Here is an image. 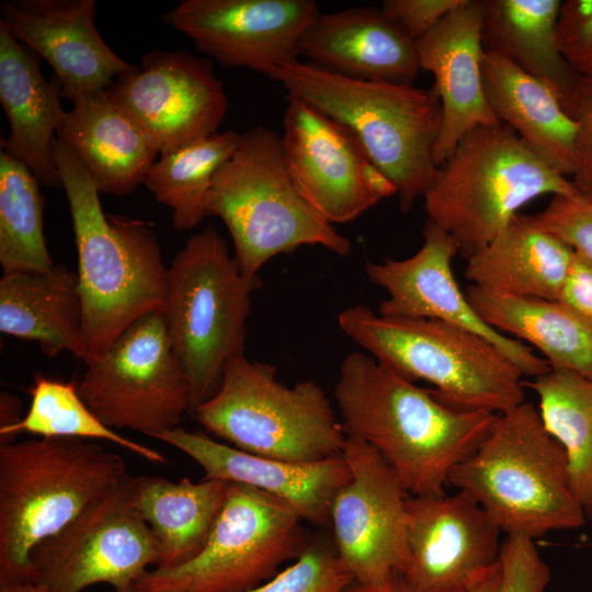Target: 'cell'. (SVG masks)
Masks as SVG:
<instances>
[{"label": "cell", "instance_id": "obj_35", "mask_svg": "<svg viewBox=\"0 0 592 592\" xmlns=\"http://www.w3.org/2000/svg\"><path fill=\"white\" fill-rule=\"evenodd\" d=\"M39 181L25 163L0 152V264L3 274L55 265L44 236Z\"/></svg>", "mask_w": 592, "mask_h": 592}, {"label": "cell", "instance_id": "obj_6", "mask_svg": "<svg viewBox=\"0 0 592 592\" xmlns=\"http://www.w3.org/2000/svg\"><path fill=\"white\" fill-rule=\"evenodd\" d=\"M578 193L571 180L500 123L464 135L423 198L428 219L447 232L468 260L531 201Z\"/></svg>", "mask_w": 592, "mask_h": 592}, {"label": "cell", "instance_id": "obj_46", "mask_svg": "<svg viewBox=\"0 0 592 592\" xmlns=\"http://www.w3.org/2000/svg\"><path fill=\"white\" fill-rule=\"evenodd\" d=\"M0 592H49L43 584L34 581L0 582Z\"/></svg>", "mask_w": 592, "mask_h": 592}, {"label": "cell", "instance_id": "obj_23", "mask_svg": "<svg viewBox=\"0 0 592 592\" xmlns=\"http://www.w3.org/2000/svg\"><path fill=\"white\" fill-rule=\"evenodd\" d=\"M300 56L357 81L412 84L421 70L415 41L373 7L320 12L303 36Z\"/></svg>", "mask_w": 592, "mask_h": 592}, {"label": "cell", "instance_id": "obj_24", "mask_svg": "<svg viewBox=\"0 0 592 592\" xmlns=\"http://www.w3.org/2000/svg\"><path fill=\"white\" fill-rule=\"evenodd\" d=\"M37 56L0 24V103L10 124L0 147L25 163L41 184L59 189L54 144L68 111L60 83L43 76Z\"/></svg>", "mask_w": 592, "mask_h": 592}, {"label": "cell", "instance_id": "obj_37", "mask_svg": "<svg viewBox=\"0 0 592 592\" xmlns=\"http://www.w3.org/2000/svg\"><path fill=\"white\" fill-rule=\"evenodd\" d=\"M500 578L494 592H544L550 569L540 557L534 539L506 535L501 543Z\"/></svg>", "mask_w": 592, "mask_h": 592}, {"label": "cell", "instance_id": "obj_22", "mask_svg": "<svg viewBox=\"0 0 592 592\" xmlns=\"http://www.w3.org/2000/svg\"><path fill=\"white\" fill-rule=\"evenodd\" d=\"M156 439L195 460L204 470V478L264 491L288 503L304 521L315 524L330 521L332 500L351 478L343 456L312 463L282 460L251 454L180 426Z\"/></svg>", "mask_w": 592, "mask_h": 592}, {"label": "cell", "instance_id": "obj_41", "mask_svg": "<svg viewBox=\"0 0 592 592\" xmlns=\"http://www.w3.org/2000/svg\"><path fill=\"white\" fill-rule=\"evenodd\" d=\"M463 2L464 0H384L382 10L417 41Z\"/></svg>", "mask_w": 592, "mask_h": 592}, {"label": "cell", "instance_id": "obj_16", "mask_svg": "<svg viewBox=\"0 0 592 592\" xmlns=\"http://www.w3.org/2000/svg\"><path fill=\"white\" fill-rule=\"evenodd\" d=\"M319 13L314 0H182L162 21L221 67L270 78L299 60L303 36Z\"/></svg>", "mask_w": 592, "mask_h": 592}, {"label": "cell", "instance_id": "obj_26", "mask_svg": "<svg viewBox=\"0 0 592 592\" xmlns=\"http://www.w3.org/2000/svg\"><path fill=\"white\" fill-rule=\"evenodd\" d=\"M0 331L38 342L48 356L69 351L88 363L78 273L55 264L46 271L3 274Z\"/></svg>", "mask_w": 592, "mask_h": 592}, {"label": "cell", "instance_id": "obj_36", "mask_svg": "<svg viewBox=\"0 0 592 592\" xmlns=\"http://www.w3.org/2000/svg\"><path fill=\"white\" fill-rule=\"evenodd\" d=\"M354 578L337 550L310 545L294 563L244 592H344Z\"/></svg>", "mask_w": 592, "mask_h": 592}, {"label": "cell", "instance_id": "obj_19", "mask_svg": "<svg viewBox=\"0 0 592 592\" xmlns=\"http://www.w3.org/2000/svg\"><path fill=\"white\" fill-rule=\"evenodd\" d=\"M407 563L401 573L418 592H467L474 574L499 560L501 531L462 491L409 496Z\"/></svg>", "mask_w": 592, "mask_h": 592}, {"label": "cell", "instance_id": "obj_48", "mask_svg": "<svg viewBox=\"0 0 592 592\" xmlns=\"http://www.w3.org/2000/svg\"><path fill=\"white\" fill-rule=\"evenodd\" d=\"M156 592H183V591H180V590H166V591H156Z\"/></svg>", "mask_w": 592, "mask_h": 592}, {"label": "cell", "instance_id": "obj_21", "mask_svg": "<svg viewBox=\"0 0 592 592\" xmlns=\"http://www.w3.org/2000/svg\"><path fill=\"white\" fill-rule=\"evenodd\" d=\"M481 30V0H464L415 41L420 67L433 75L432 89L442 107V127L433 151L437 167L468 132L501 123L485 94Z\"/></svg>", "mask_w": 592, "mask_h": 592}, {"label": "cell", "instance_id": "obj_44", "mask_svg": "<svg viewBox=\"0 0 592 592\" xmlns=\"http://www.w3.org/2000/svg\"><path fill=\"white\" fill-rule=\"evenodd\" d=\"M500 578L499 560L491 567L478 571L468 583L467 592H494Z\"/></svg>", "mask_w": 592, "mask_h": 592}, {"label": "cell", "instance_id": "obj_11", "mask_svg": "<svg viewBox=\"0 0 592 592\" xmlns=\"http://www.w3.org/2000/svg\"><path fill=\"white\" fill-rule=\"evenodd\" d=\"M304 520L285 501L229 482L206 545L192 560L148 570L135 584L143 592H244L271 579L307 547Z\"/></svg>", "mask_w": 592, "mask_h": 592}, {"label": "cell", "instance_id": "obj_47", "mask_svg": "<svg viewBox=\"0 0 592 592\" xmlns=\"http://www.w3.org/2000/svg\"><path fill=\"white\" fill-rule=\"evenodd\" d=\"M115 592H143L140 589L136 587V584H133L124 590L115 591Z\"/></svg>", "mask_w": 592, "mask_h": 592}, {"label": "cell", "instance_id": "obj_28", "mask_svg": "<svg viewBox=\"0 0 592 592\" xmlns=\"http://www.w3.org/2000/svg\"><path fill=\"white\" fill-rule=\"evenodd\" d=\"M559 0H481L483 52L499 55L546 84L572 116L580 75L559 50Z\"/></svg>", "mask_w": 592, "mask_h": 592}, {"label": "cell", "instance_id": "obj_42", "mask_svg": "<svg viewBox=\"0 0 592 592\" xmlns=\"http://www.w3.org/2000/svg\"><path fill=\"white\" fill-rule=\"evenodd\" d=\"M558 300L592 325V262L576 251Z\"/></svg>", "mask_w": 592, "mask_h": 592}, {"label": "cell", "instance_id": "obj_34", "mask_svg": "<svg viewBox=\"0 0 592 592\" xmlns=\"http://www.w3.org/2000/svg\"><path fill=\"white\" fill-rule=\"evenodd\" d=\"M30 395V408L23 418L13 425L0 428L1 443L12 442L14 436L22 433L39 437L101 440L153 464L166 462L160 452L121 435L102 422L82 400L77 382H62L37 374Z\"/></svg>", "mask_w": 592, "mask_h": 592}, {"label": "cell", "instance_id": "obj_45", "mask_svg": "<svg viewBox=\"0 0 592 592\" xmlns=\"http://www.w3.org/2000/svg\"><path fill=\"white\" fill-rule=\"evenodd\" d=\"M21 401L14 395L3 391L0 397V428L19 422L23 417Z\"/></svg>", "mask_w": 592, "mask_h": 592}, {"label": "cell", "instance_id": "obj_27", "mask_svg": "<svg viewBox=\"0 0 592 592\" xmlns=\"http://www.w3.org/2000/svg\"><path fill=\"white\" fill-rule=\"evenodd\" d=\"M481 72L494 116L565 177L576 170L577 122L556 94L508 59L483 52Z\"/></svg>", "mask_w": 592, "mask_h": 592}, {"label": "cell", "instance_id": "obj_17", "mask_svg": "<svg viewBox=\"0 0 592 592\" xmlns=\"http://www.w3.org/2000/svg\"><path fill=\"white\" fill-rule=\"evenodd\" d=\"M287 100L281 136L284 158L307 202L332 225L375 206L382 200L373 186L380 170L352 132L305 101Z\"/></svg>", "mask_w": 592, "mask_h": 592}, {"label": "cell", "instance_id": "obj_3", "mask_svg": "<svg viewBox=\"0 0 592 592\" xmlns=\"http://www.w3.org/2000/svg\"><path fill=\"white\" fill-rule=\"evenodd\" d=\"M127 476L119 454L75 437L0 444V582L33 581L31 554Z\"/></svg>", "mask_w": 592, "mask_h": 592}, {"label": "cell", "instance_id": "obj_7", "mask_svg": "<svg viewBox=\"0 0 592 592\" xmlns=\"http://www.w3.org/2000/svg\"><path fill=\"white\" fill-rule=\"evenodd\" d=\"M343 333L380 365L458 410L504 412L524 400L523 375L497 346L460 327L430 318L388 317L365 305L342 310Z\"/></svg>", "mask_w": 592, "mask_h": 592}, {"label": "cell", "instance_id": "obj_1", "mask_svg": "<svg viewBox=\"0 0 592 592\" xmlns=\"http://www.w3.org/2000/svg\"><path fill=\"white\" fill-rule=\"evenodd\" d=\"M333 394L346 436L373 446L414 497L443 494L498 415L454 409L362 352L342 361Z\"/></svg>", "mask_w": 592, "mask_h": 592}, {"label": "cell", "instance_id": "obj_15", "mask_svg": "<svg viewBox=\"0 0 592 592\" xmlns=\"http://www.w3.org/2000/svg\"><path fill=\"white\" fill-rule=\"evenodd\" d=\"M107 90L160 155L217 133L228 109L213 60L182 49L146 54Z\"/></svg>", "mask_w": 592, "mask_h": 592}, {"label": "cell", "instance_id": "obj_33", "mask_svg": "<svg viewBox=\"0 0 592 592\" xmlns=\"http://www.w3.org/2000/svg\"><path fill=\"white\" fill-rule=\"evenodd\" d=\"M241 134L215 133L171 152L150 166L144 185L172 209V226L187 230L206 216L205 202L213 178L237 149Z\"/></svg>", "mask_w": 592, "mask_h": 592}, {"label": "cell", "instance_id": "obj_31", "mask_svg": "<svg viewBox=\"0 0 592 592\" xmlns=\"http://www.w3.org/2000/svg\"><path fill=\"white\" fill-rule=\"evenodd\" d=\"M466 296L489 327L527 341L551 368L573 371L592 380V325L561 301L475 285L467 288Z\"/></svg>", "mask_w": 592, "mask_h": 592}, {"label": "cell", "instance_id": "obj_9", "mask_svg": "<svg viewBox=\"0 0 592 592\" xmlns=\"http://www.w3.org/2000/svg\"><path fill=\"white\" fill-rule=\"evenodd\" d=\"M259 275L239 267L213 226L190 237L169 267L163 310L173 350L191 386V413L217 390L227 363L244 353Z\"/></svg>", "mask_w": 592, "mask_h": 592}, {"label": "cell", "instance_id": "obj_43", "mask_svg": "<svg viewBox=\"0 0 592 592\" xmlns=\"http://www.w3.org/2000/svg\"><path fill=\"white\" fill-rule=\"evenodd\" d=\"M344 592H418L401 574H396L379 584H363L353 582Z\"/></svg>", "mask_w": 592, "mask_h": 592}, {"label": "cell", "instance_id": "obj_5", "mask_svg": "<svg viewBox=\"0 0 592 592\" xmlns=\"http://www.w3.org/2000/svg\"><path fill=\"white\" fill-rule=\"evenodd\" d=\"M448 483L475 500L506 535L532 539L585 524L561 445L530 402L498 413L480 445Z\"/></svg>", "mask_w": 592, "mask_h": 592}, {"label": "cell", "instance_id": "obj_13", "mask_svg": "<svg viewBox=\"0 0 592 592\" xmlns=\"http://www.w3.org/2000/svg\"><path fill=\"white\" fill-rule=\"evenodd\" d=\"M130 477L80 513L31 554L33 581L49 592H82L106 583L135 584L159 555L132 496Z\"/></svg>", "mask_w": 592, "mask_h": 592}, {"label": "cell", "instance_id": "obj_20", "mask_svg": "<svg viewBox=\"0 0 592 592\" xmlns=\"http://www.w3.org/2000/svg\"><path fill=\"white\" fill-rule=\"evenodd\" d=\"M95 0H5L0 24L54 69L72 103L107 90L137 66L116 55L95 27Z\"/></svg>", "mask_w": 592, "mask_h": 592}, {"label": "cell", "instance_id": "obj_32", "mask_svg": "<svg viewBox=\"0 0 592 592\" xmlns=\"http://www.w3.org/2000/svg\"><path fill=\"white\" fill-rule=\"evenodd\" d=\"M523 385L538 396L544 428L563 448L573 492L592 521V380L550 367Z\"/></svg>", "mask_w": 592, "mask_h": 592}, {"label": "cell", "instance_id": "obj_10", "mask_svg": "<svg viewBox=\"0 0 592 592\" xmlns=\"http://www.w3.org/2000/svg\"><path fill=\"white\" fill-rule=\"evenodd\" d=\"M193 418L241 451L296 463L341 457V420L315 380L286 386L267 363L244 354L230 360L214 395Z\"/></svg>", "mask_w": 592, "mask_h": 592}, {"label": "cell", "instance_id": "obj_4", "mask_svg": "<svg viewBox=\"0 0 592 592\" xmlns=\"http://www.w3.org/2000/svg\"><path fill=\"white\" fill-rule=\"evenodd\" d=\"M270 78L283 86L287 98L314 105L352 132L395 185L402 213L424 197L439 170L433 151L442 107L433 89L351 80L299 60L276 68Z\"/></svg>", "mask_w": 592, "mask_h": 592}, {"label": "cell", "instance_id": "obj_39", "mask_svg": "<svg viewBox=\"0 0 592 592\" xmlns=\"http://www.w3.org/2000/svg\"><path fill=\"white\" fill-rule=\"evenodd\" d=\"M556 37L559 50L580 75H592V0L561 2Z\"/></svg>", "mask_w": 592, "mask_h": 592}, {"label": "cell", "instance_id": "obj_30", "mask_svg": "<svg viewBox=\"0 0 592 592\" xmlns=\"http://www.w3.org/2000/svg\"><path fill=\"white\" fill-rule=\"evenodd\" d=\"M229 482L158 476L130 477L134 504L155 539L158 568L181 566L206 545L225 503Z\"/></svg>", "mask_w": 592, "mask_h": 592}, {"label": "cell", "instance_id": "obj_25", "mask_svg": "<svg viewBox=\"0 0 592 592\" xmlns=\"http://www.w3.org/2000/svg\"><path fill=\"white\" fill-rule=\"evenodd\" d=\"M57 138L80 159L100 193L125 196L160 155L109 90L77 100Z\"/></svg>", "mask_w": 592, "mask_h": 592}, {"label": "cell", "instance_id": "obj_12", "mask_svg": "<svg viewBox=\"0 0 592 592\" xmlns=\"http://www.w3.org/2000/svg\"><path fill=\"white\" fill-rule=\"evenodd\" d=\"M78 391L111 429L156 439L191 412V386L177 356L163 311L129 326L100 357L86 364Z\"/></svg>", "mask_w": 592, "mask_h": 592}, {"label": "cell", "instance_id": "obj_40", "mask_svg": "<svg viewBox=\"0 0 592 592\" xmlns=\"http://www.w3.org/2000/svg\"><path fill=\"white\" fill-rule=\"evenodd\" d=\"M572 117L577 122L576 170L571 177L577 191L592 200V75L580 76Z\"/></svg>", "mask_w": 592, "mask_h": 592}, {"label": "cell", "instance_id": "obj_8", "mask_svg": "<svg viewBox=\"0 0 592 592\" xmlns=\"http://www.w3.org/2000/svg\"><path fill=\"white\" fill-rule=\"evenodd\" d=\"M206 216H216L231 237L235 259L248 276L281 253L319 246L339 255L351 251L339 234L303 196L285 161L282 138L257 125L213 178Z\"/></svg>", "mask_w": 592, "mask_h": 592}, {"label": "cell", "instance_id": "obj_18", "mask_svg": "<svg viewBox=\"0 0 592 592\" xmlns=\"http://www.w3.org/2000/svg\"><path fill=\"white\" fill-rule=\"evenodd\" d=\"M458 253L452 237L426 220L423 243L402 260L367 262L368 280L388 297L378 314L400 318L437 319L486 339L519 368L523 376L535 378L550 369L548 362L515 339L489 327L477 314L453 274L452 260Z\"/></svg>", "mask_w": 592, "mask_h": 592}, {"label": "cell", "instance_id": "obj_14", "mask_svg": "<svg viewBox=\"0 0 592 592\" xmlns=\"http://www.w3.org/2000/svg\"><path fill=\"white\" fill-rule=\"evenodd\" d=\"M342 456L351 478L337 491L330 509L335 550L355 582L379 584L401 574L407 563L409 494L365 441L346 436Z\"/></svg>", "mask_w": 592, "mask_h": 592}, {"label": "cell", "instance_id": "obj_38", "mask_svg": "<svg viewBox=\"0 0 592 592\" xmlns=\"http://www.w3.org/2000/svg\"><path fill=\"white\" fill-rule=\"evenodd\" d=\"M532 216L539 227L592 262V200L580 193L553 196Z\"/></svg>", "mask_w": 592, "mask_h": 592}, {"label": "cell", "instance_id": "obj_29", "mask_svg": "<svg viewBox=\"0 0 592 592\" xmlns=\"http://www.w3.org/2000/svg\"><path fill=\"white\" fill-rule=\"evenodd\" d=\"M574 250L517 214L481 251L467 260L465 276L497 293L558 300Z\"/></svg>", "mask_w": 592, "mask_h": 592}, {"label": "cell", "instance_id": "obj_2", "mask_svg": "<svg viewBox=\"0 0 592 592\" xmlns=\"http://www.w3.org/2000/svg\"><path fill=\"white\" fill-rule=\"evenodd\" d=\"M54 160L72 219L90 362L135 321L164 310L169 269L151 224L105 214L93 179L58 138Z\"/></svg>", "mask_w": 592, "mask_h": 592}]
</instances>
